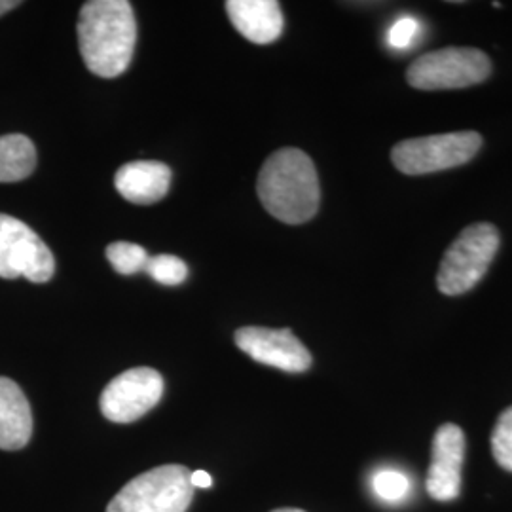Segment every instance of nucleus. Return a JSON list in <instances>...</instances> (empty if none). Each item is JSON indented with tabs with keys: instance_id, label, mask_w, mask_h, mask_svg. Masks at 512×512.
Segmentation results:
<instances>
[{
	"instance_id": "nucleus-1",
	"label": "nucleus",
	"mask_w": 512,
	"mask_h": 512,
	"mask_svg": "<svg viewBox=\"0 0 512 512\" xmlns=\"http://www.w3.org/2000/svg\"><path fill=\"white\" fill-rule=\"evenodd\" d=\"M137 40L133 8L126 0L86 2L78 18V46L86 67L101 78H116L131 63Z\"/></svg>"
},
{
	"instance_id": "nucleus-2",
	"label": "nucleus",
	"mask_w": 512,
	"mask_h": 512,
	"mask_svg": "<svg viewBox=\"0 0 512 512\" xmlns=\"http://www.w3.org/2000/svg\"><path fill=\"white\" fill-rule=\"evenodd\" d=\"M256 192L264 209L285 224H304L319 211L317 171L310 156L298 148H281L264 162Z\"/></svg>"
},
{
	"instance_id": "nucleus-3",
	"label": "nucleus",
	"mask_w": 512,
	"mask_h": 512,
	"mask_svg": "<svg viewBox=\"0 0 512 512\" xmlns=\"http://www.w3.org/2000/svg\"><path fill=\"white\" fill-rule=\"evenodd\" d=\"M192 497L190 471L184 465H162L129 480L107 512H186Z\"/></svg>"
},
{
	"instance_id": "nucleus-4",
	"label": "nucleus",
	"mask_w": 512,
	"mask_h": 512,
	"mask_svg": "<svg viewBox=\"0 0 512 512\" xmlns=\"http://www.w3.org/2000/svg\"><path fill=\"white\" fill-rule=\"evenodd\" d=\"M499 249V232L494 224L476 222L465 228L442 258L437 285L442 294L467 293L486 275Z\"/></svg>"
},
{
	"instance_id": "nucleus-5",
	"label": "nucleus",
	"mask_w": 512,
	"mask_h": 512,
	"mask_svg": "<svg viewBox=\"0 0 512 512\" xmlns=\"http://www.w3.org/2000/svg\"><path fill=\"white\" fill-rule=\"evenodd\" d=\"M492 73L488 55L475 48H444L418 57L406 80L416 90H459L484 82Z\"/></svg>"
},
{
	"instance_id": "nucleus-6",
	"label": "nucleus",
	"mask_w": 512,
	"mask_h": 512,
	"mask_svg": "<svg viewBox=\"0 0 512 512\" xmlns=\"http://www.w3.org/2000/svg\"><path fill=\"white\" fill-rule=\"evenodd\" d=\"M482 147L476 131H456L401 141L391 152L395 167L406 175H427L473 160Z\"/></svg>"
},
{
	"instance_id": "nucleus-7",
	"label": "nucleus",
	"mask_w": 512,
	"mask_h": 512,
	"mask_svg": "<svg viewBox=\"0 0 512 512\" xmlns=\"http://www.w3.org/2000/svg\"><path fill=\"white\" fill-rule=\"evenodd\" d=\"M55 274L50 247L23 220L0 213V277L46 283Z\"/></svg>"
},
{
	"instance_id": "nucleus-8",
	"label": "nucleus",
	"mask_w": 512,
	"mask_h": 512,
	"mask_svg": "<svg viewBox=\"0 0 512 512\" xmlns=\"http://www.w3.org/2000/svg\"><path fill=\"white\" fill-rule=\"evenodd\" d=\"M164 395V378L154 368H131L116 376L101 395V412L114 423L143 418Z\"/></svg>"
},
{
	"instance_id": "nucleus-9",
	"label": "nucleus",
	"mask_w": 512,
	"mask_h": 512,
	"mask_svg": "<svg viewBox=\"0 0 512 512\" xmlns=\"http://www.w3.org/2000/svg\"><path fill=\"white\" fill-rule=\"evenodd\" d=\"M236 346L256 363L274 366L283 372H306L311 366V353L289 329L243 327L234 336Z\"/></svg>"
},
{
	"instance_id": "nucleus-10",
	"label": "nucleus",
	"mask_w": 512,
	"mask_h": 512,
	"mask_svg": "<svg viewBox=\"0 0 512 512\" xmlns=\"http://www.w3.org/2000/svg\"><path fill=\"white\" fill-rule=\"evenodd\" d=\"M465 435L454 423H444L433 439V458L427 473V492L437 501H452L461 492Z\"/></svg>"
},
{
	"instance_id": "nucleus-11",
	"label": "nucleus",
	"mask_w": 512,
	"mask_h": 512,
	"mask_svg": "<svg viewBox=\"0 0 512 512\" xmlns=\"http://www.w3.org/2000/svg\"><path fill=\"white\" fill-rule=\"evenodd\" d=\"M226 12L241 37L253 44H270L281 37L285 19L275 0H228Z\"/></svg>"
},
{
	"instance_id": "nucleus-12",
	"label": "nucleus",
	"mask_w": 512,
	"mask_h": 512,
	"mask_svg": "<svg viewBox=\"0 0 512 512\" xmlns=\"http://www.w3.org/2000/svg\"><path fill=\"white\" fill-rule=\"evenodd\" d=\"M171 175L169 165L139 160L118 169L114 175V186L124 200L135 205H152L164 200Z\"/></svg>"
},
{
	"instance_id": "nucleus-13",
	"label": "nucleus",
	"mask_w": 512,
	"mask_h": 512,
	"mask_svg": "<svg viewBox=\"0 0 512 512\" xmlns=\"http://www.w3.org/2000/svg\"><path fill=\"white\" fill-rule=\"evenodd\" d=\"M33 435V412L14 380L0 376V450H21Z\"/></svg>"
},
{
	"instance_id": "nucleus-14",
	"label": "nucleus",
	"mask_w": 512,
	"mask_h": 512,
	"mask_svg": "<svg viewBox=\"0 0 512 512\" xmlns=\"http://www.w3.org/2000/svg\"><path fill=\"white\" fill-rule=\"evenodd\" d=\"M37 167V148L21 133L0 137V183H18Z\"/></svg>"
},
{
	"instance_id": "nucleus-15",
	"label": "nucleus",
	"mask_w": 512,
	"mask_h": 512,
	"mask_svg": "<svg viewBox=\"0 0 512 512\" xmlns=\"http://www.w3.org/2000/svg\"><path fill=\"white\" fill-rule=\"evenodd\" d=\"M370 486H372L374 495L387 505L403 503L412 492L410 476L395 467L378 469L370 478Z\"/></svg>"
},
{
	"instance_id": "nucleus-16",
	"label": "nucleus",
	"mask_w": 512,
	"mask_h": 512,
	"mask_svg": "<svg viewBox=\"0 0 512 512\" xmlns=\"http://www.w3.org/2000/svg\"><path fill=\"white\" fill-rule=\"evenodd\" d=\"M107 258H109L110 266L114 268V272H118L120 275H133L145 270L150 256L137 243L116 241V243H110L107 247Z\"/></svg>"
},
{
	"instance_id": "nucleus-17",
	"label": "nucleus",
	"mask_w": 512,
	"mask_h": 512,
	"mask_svg": "<svg viewBox=\"0 0 512 512\" xmlns=\"http://www.w3.org/2000/svg\"><path fill=\"white\" fill-rule=\"evenodd\" d=\"M147 272L154 281L162 283V285H181L184 279L188 277V266L184 264L179 256L173 255H156L148 258Z\"/></svg>"
},
{
	"instance_id": "nucleus-18",
	"label": "nucleus",
	"mask_w": 512,
	"mask_h": 512,
	"mask_svg": "<svg viewBox=\"0 0 512 512\" xmlns=\"http://www.w3.org/2000/svg\"><path fill=\"white\" fill-rule=\"evenodd\" d=\"M492 452L503 469L512 471V406L495 423L492 433Z\"/></svg>"
},
{
	"instance_id": "nucleus-19",
	"label": "nucleus",
	"mask_w": 512,
	"mask_h": 512,
	"mask_svg": "<svg viewBox=\"0 0 512 512\" xmlns=\"http://www.w3.org/2000/svg\"><path fill=\"white\" fill-rule=\"evenodd\" d=\"M421 35V23L412 16H403V18L393 21V25L389 27L387 31V46L397 50V52H403L408 50L418 37Z\"/></svg>"
},
{
	"instance_id": "nucleus-20",
	"label": "nucleus",
	"mask_w": 512,
	"mask_h": 512,
	"mask_svg": "<svg viewBox=\"0 0 512 512\" xmlns=\"http://www.w3.org/2000/svg\"><path fill=\"white\" fill-rule=\"evenodd\" d=\"M190 482H192L194 488H211V486H213L211 475L205 473V471H194V473H190Z\"/></svg>"
},
{
	"instance_id": "nucleus-21",
	"label": "nucleus",
	"mask_w": 512,
	"mask_h": 512,
	"mask_svg": "<svg viewBox=\"0 0 512 512\" xmlns=\"http://www.w3.org/2000/svg\"><path fill=\"white\" fill-rule=\"evenodd\" d=\"M18 6V0H0V16H4V14H8V12H12V10H14V8H18Z\"/></svg>"
},
{
	"instance_id": "nucleus-22",
	"label": "nucleus",
	"mask_w": 512,
	"mask_h": 512,
	"mask_svg": "<svg viewBox=\"0 0 512 512\" xmlns=\"http://www.w3.org/2000/svg\"><path fill=\"white\" fill-rule=\"evenodd\" d=\"M272 512H306L302 511V509H275V511Z\"/></svg>"
}]
</instances>
